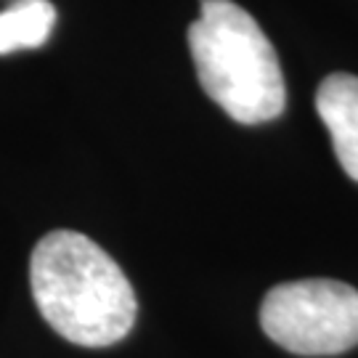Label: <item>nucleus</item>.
<instances>
[{
  "label": "nucleus",
  "mask_w": 358,
  "mask_h": 358,
  "mask_svg": "<svg viewBox=\"0 0 358 358\" xmlns=\"http://www.w3.org/2000/svg\"><path fill=\"white\" fill-rule=\"evenodd\" d=\"M29 287L43 319L75 345H115L136 324L138 303L125 271L85 234H45L29 257Z\"/></svg>",
  "instance_id": "f257e3e1"
},
{
  "label": "nucleus",
  "mask_w": 358,
  "mask_h": 358,
  "mask_svg": "<svg viewBox=\"0 0 358 358\" xmlns=\"http://www.w3.org/2000/svg\"><path fill=\"white\" fill-rule=\"evenodd\" d=\"M196 77L205 93L236 122L260 125L284 112L279 56L255 19L231 0H202L189 27Z\"/></svg>",
  "instance_id": "f03ea898"
},
{
  "label": "nucleus",
  "mask_w": 358,
  "mask_h": 358,
  "mask_svg": "<svg viewBox=\"0 0 358 358\" xmlns=\"http://www.w3.org/2000/svg\"><path fill=\"white\" fill-rule=\"evenodd\" d=\"M260 327L297 356H337L358 345V289L334 279L273 287L260 306Z\"/></svg>",
  "instance_id": "7ed1b4c3"
},
{
  "label": "nucleus",
  "mask_w": 358,
  "mask_h": 358,
  "mask_svg": "<svg viewBox=\"0 0 358 358\" xmlns=\"http://www.w3.org/2000/svg\"><path fill=\"white\" fill-rule=\"evenodd\" d=\"M316 112L332 136V149L348 178L358 183V77L334 72L316 90Z\"/></svg>",
  "instance_id": "20e7f679"
},
{
  "label": "nucleus",
  "mask_w": 358,
  "mask_h": 358,
  "mask_svg": "<svg viewBox=\"0 0 358 358\" xmlns=\"http://www.w3.org/2000/svg\"><path fill=\"white\" fill-rule=\"evenodd\" d=\"M56 27V8L48 0H16L0 11V56L40 48Z\"/></svg>",
  "instance_id": "39448f33"
}]
</instances>
